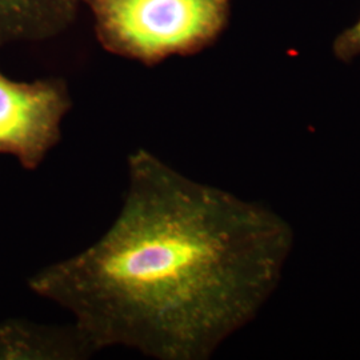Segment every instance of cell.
<instances>
[{"mask_svg": "<svg viewBox=\"0 0 360 360\" xmlns=\"http://www.w3.org/2000/svg\"><path fill=\"white\" fill-rule=\"evenodd\" d=\"M104 50L154 65L193 55L226 30L231 0H84Z\"/></svg>", "mask_w": 360, "mask_h": 360, "instance_id": "cell-2", "label": "cell"}, {"mask_svg": "<svg viewBox=\"0 0 360 360\" xmlns=\"http://www.w3.org/2000/svg\"><path fill=\"white\" fill-rule=\"evenodd\" d=\"M335 56L349 62L360 55V19L352 27L342 32L334 43Z\"/></svg>", "mask_w": 360, "mask_h": 360, "instance_id": "cell-6", "label": "cell"}, {"mask_svg": "<svg viewBox=\"0 0 360 360\" xmlns=\"http://www.w3.org/2000/svg\"><path fill=\"white\" fill-rule=\"evenodd\" d=\"M82 4L84 0H0V49L63 32Z\"/></svg>", "mask_w": 360, "mask_h": 360, "instance_id": "cell-4", "label": "cell"}, {"mask_svg": "<svg viewBox=\"0 0 360 360\" xmlns=\"http://www.w3.org/2000/svg\"><path fill=\"white\" fill-rule=\"evenodd\" d=\"M129 178L111 229L30 287L74 315L92 352L122 346L155 359H208L275 291L292 230L146 150L129 155Z\"/></svg>", "mask_w": 360, "mask_h": 360, "instance_id": "cell-1", "label": "cell"}, {"mask_svg": "<svg viewBox=\"0 0 360 360\" xmlns=\"http://www.w3.org/2000/svg\"><path fill=\"white\" fill-rule=\"evenodd\" d=\"M71 104L62 79L16 82L0 71V154L13 155L26 169H37L60 142Z\"/></svg>", "mask_w": 360, "mask_h": 360, "instance_id": "cell-3", "label": "cell"}, {"mask_svg": "<svg viewBox=\"0 0 360 360\" xmlns=\"http://www.w3.org/2000/svg\"><path fill=\"white\" fill-rule=\"evenodd\" d=\"M91 352L75 326L58 331L25 326L0 327V358L74 359Z\"/></svg>", "mask_w": 360, "mask_h": 360, "instance_id": "cell-5", "label": "cell"}]
</instances>
